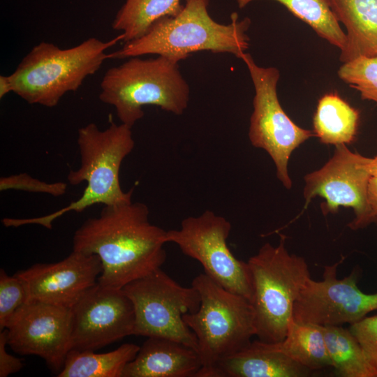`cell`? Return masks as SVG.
Instances as JSON below:
<instances>
[{"label": "cell", "mask_w": 377, "mask_h": 377, "mask_svg": "<svg viewBox=\"0 0 377 377\" xmlns=\"http://www.w3.org/2000/svg\"><path fill=\"white\" fill-rule=\"evenodd\" d=\"M179 62L161 55L128 58L106 71L99 99L113 106L121 123L131 128L144 117L145 105L181 115L188 107L190 88L180 73Z\"/></svg>", "instance_id": "obj_5"}, {"label": "cell", "mask_w": 377, "mask_h": 377, "mask_svg": "<svg viewBox=\"0 0 377 377\" xmlns=\"http://www.w3.org/2000/svg\"><path fill=\"white\" fill-rule=\"evenodd\" d=\"M183 7L180 0H126L112 27L121 31L127 43L143 36L158 20L176 16Z\"/></svg>", "instance_id": "obj_21"}, {"label": "cell", "mask_w": 377, "mask_h": 377, "mask_svg": "<svg viewBox=\"0 0 377 377\" xmlns=\"http://www.w3.org/2000/svg\"><path fill=\"white\" fill-rule=\"evenodd\" d=\"M77 142L80 165L69 171L67 180L73 186L87 183L81 197L43 216L3 218L2 224L5 227L35 224L51 229L52 222L68 212H81L96 204L105 206L132 202L133 188L124 192L119 182L122 161L135 146L131 128L121 123H111L107 128L101 130L94 123H89L79 128Z\"/></svg>", "instance_id": "obj_3"}, {"label": "cell", "mask_w": 377, "mask_h": 377, "mask_svg": "<svg viewBox=\"0 0 377 377\" xmlns=\"http://www.w3.org/2000/svg\"><path fill=\"white\" fill-rule=\"evenodd\" d=\"M102 270L97 255L73 250L61 261L36 263L15 274L27 286L29 302L71 309L96 284Z\"/></svg>", "instance_id": "obj_15"}, {"label": "cell", "mask_w": 377, "mask_h": 377, "mask_svg": "<svg viewBox=\"0 0 377 377\" xmlns=\"http://www.w3.org/2000/svg\"><path fill=\"white\" fill-rule=\"evenodd\" d=\"M29 302L26 285L15 274L9 276L3 269L0 270V330L8 323L24 305Z\"/></svg>", "instance_id": "obj_26"}, {"label": "cell", "mask_w": 377, "mask_h": 377, "mask_svg": "<svg viewBox=\"0 0 377 377\" xmlns=\"http://www.w3.org/2000/svg\"><path fill=\"white\" fill-rule=\"evenodd\" d=\"M122 289L134 306L133 335L170 339L197 351L196 337L183 319L200 307L195 288L181 286L158 268Z\"/></svg>", "instance_id": "obj_8"}, {"label": "cell", "mask_w": 377, "mask_h": 377, "mask_svg": "<svg viewBox=\"0 0 377 377\" xmlns=\"http://www.w3.org/2000/svg\"><path fill=\"white\" fill-rule=\"evenodd\" d=\"M202 367L197 351L182 343L148 337L122 377H196Z\"/></svg>", "instance_id": "obj_16"}, {"label": "cell", "mask_w": 377, "mask_h": 377, "mask_svg": "<svg viewBox=\"0 0 377 377\" xmlns=\"http://www.w3.org/2000/svg\"><path fill=\"white\" fill-rule=\"evenodd\" d=\"M240 59L247 66L255 89L249 140L253 147L269 154L275 165L277 178L286 189H290L293 183L288 169L290 156L315 135L294 123L282 108L276 91L279 71L275 67L258 66L246 52Z\"/></svg>", "instance_id": "obj_9"}, {"label": "cell", "mask_w": 377, "mask_h": 377, "mask_svg": "<svg viewBox=\"0 0 377 377\" xmlns=\"http://www.w3.org/2000/svg\"><path fill=\"white\" fill-rule=\"evenodd\" d=\"M140 350L133 343H124L117 349L104 353L94 350L71 349L59 377H122L126 364Z\"/></svg>", "instance_id": "obj_20"}, {"label": "cell", "mask_w": 377, "mask_h": 377, "mask_svg": "<svg viewBox=\"0 0 377 377\" xmlns=\"http://www.w3.org/2000/svg\"><path fill=\"white\" fill-rule=\"evenodd\" d=\"M344 258L325 265L323 280L311 278L306 282L294 304V321L322 326L352 325L377 309V292L364 293L357 285V269L348 276L337 278L338 266Z\"/></svg>", "instance_id": "obj_11"}, {"label": "cell", "mask_w": 377, "mask_h": 377, "mask_svg": "<svg viewBox=\"0 0 377 377\" xmlns=\"http://www.w3.org/2000/svg\"><path fill=\"white\" fill-rule=\"evenodd\" d=\"M123 38L121 33L107 41L90 37L66 49L40 42L9 75L13 92L29 104L53 108L66 94L76 91L88 76L96 73L110 59L108 50Z\"/></svg>", "instance_id": "obj_4"}, {"label": "cell", "mask_w": 377, "mask_h": 377, "mask_svg": "<svg viewBox=\"0 0 377 377\" xmlns=\"http://www.w3.org/2000/svg\"><path fill=\"white\" fill-rule=\"evenodd\" d=\"M367 200L369 207V226L377 223V176L371 175L367 186Z\"/></svg>", "instance_id": "obj_30"}, {"label": "cell", "mask_w": 377, "mask_h": 377, "mask_svg": "<svg viewBox=\"0 0 377 377\" xmlns=\"http://www.w3.org/2000/svg\"><path fill=\"white\" fill-rule=\"evenodd\" d=\"M359 119V111L337 93H327L318 100L313 132L324 145L350 144L355 140Z\"/></svg>", "instance_id": "obj_19"}, {"label": "cell", "mask_w": 377, "mask_h": 377, "mask_svg": "<svg viewBox=\"0 0 377 377\" xmlns=\"http://www.w3.org/2000/svg\"><path fill=\"white\" fill-rule=\"evenodd\" d=\"M71 349L95 350L133 335L134 306L123 289L98 282L71 309Z\"/></svg>", "instance_id": "obj_13"}, {"label": "cell", "mask_w": 377, "mask_h": 377, "mask_svg": "<svg viewBox=\"0 0 377 377\" xmlns=\"http://www.w3.org/2000/svg\"><path fill=\"white\" fill-rule=\"evenodd\" d=\"M13 92V85L9 75H0V98Z\"/></svg>", "instance_id": "obj_31"}, {"label": "cell", "mask_w": 377, "mask_h": 377, "mask_svg": "<svg viewBox=\"0 0 377 377\" xmlns=\"http://www.w3.org/2000/svg\"><path fill=\"white\" fill-rule=\"evenodd\" d=\"M289 357L281 341H251L221 361L214 377H307L315 374Z\"/></svg>", "instance_id": "obj_17"}, {"label": "cell", "mask_w": 377, "mask_h": 377, "mask_svg": "<svg viewBox=\"0 0 377 377\" xmlns=\"http://www.w3.org/2000/svg\"><path fill=\"white\" fill-rule=\"evenodd\" d=\"M367 168L371 175L377 176V153L374 158H368Z\"/></svg>", "instance_id": "obj_32"}, {"label": "cell", "mask_w": 377, "mask_h": 377, "mask_svg": "<svg viewBox=\"0 0 377 377\" xmlns=\"http://www.w3.org/2000/svg\"><path fill=\"white\" fill-rule=\"evenodd\" d=\"M348 329L361 346L369 363L377 369V315L366 316L350 325Z\"/></svg>", "instance_id": "obj_28"}, {"label": "cell", "mask_w": 377, "mask_h": 377, "mask_svg": "<svg viewBox=\"0 0 377 377\" xmlns=\"http://www.w3.org/2000/svg\"><path fill=\"white\" fill-rule=\"evenodd\" d=\"M191 286L200 295V305L183 319L197 339L202 367L196 377H214L219 364L246 347L256 336L253 307L205 273L195 276Z\"/></svg>", "instance_id": "obj_6"}, {"label": "cell", "mask_w": 377, "mask_h": 377, "mask_svg": "<svg viewBox=\"0 0 377 377\" xmlns=\"http://www.w3.org/2000/svg\"><path fill=\"white\" fill-rule=\"evenodd\" d=\"M329 1L338 21L346 29L340 61L377 55V0Z\"/></svg>", "instance_id": "obj_18"}, {"label": "cell", "mask_w": 377, "mask_h": 377, "mask_svg": "<svg viewBox=\"0 0 377 377\" xmlns=\"http://www.w3.org/2000/svg\"><path fill=\"white\" fill-rule=\"evenodd\" d=\"M208 6L209 0H184L178 15L155 22L143 36L111 52L110 59L152 54L180 61L200 51L229 53L240 59L249 47L246 31L251 19L239 20L235 12L229 24H220L210 16Z\"/></svg>", "instance_id": "obj_2"}, {"label": "cell", "mask_w": 377, "mask_h": 377, "mask_svg": "<svg viewBox=\"0 0 377 377\" xmlns=\"http://www.w3.org/2000/svg\"><path fill=\"white\" fill-rule=\"evenodd\" d=\"M327 349L336 374L341 377H377L357 340L341 326H322Z\"/></svg>", "instance_id": "obj_22"}, {"label": "cell", "mask_w": 377, "mask_h": 377, "mask_svg": "<svg viewBox=\"0 0 377 377\" xmlns=\"http://www.w3.org/2000/svg\"><path fill=\"white\" fill-rule=\"evenodd\" d=\"M8 345L6 330L0 332V377H6L17 373L22 368L21 360L7 353Z\"/></svg>", "instance_id": "obj_29"}, {"label": "cell", "mask_w": 377, "mask_h": 377, "mask_svg": "<svg viewBox=\"0 0 377 377\" xmlns=\"http://www.w3.org/2000/svg\"><path fill=\"white\" fill-rule=\"evenodd\" d=\"M255 0H236L240 9ZM307 24L320 38L343 50L346 34L340 27L329 0H274Z\"/></svg>", "instance_id": "obj_24"}, {"label": "cell", "mask_w": 377, "mask_h": 377, "mask_svg": "<svg viewBox=\"0 0 377 377\" xmlns=\"http://www.w3.org/2000/svg\"><path fill=\"white\" fill-rule=\"evenodd\" d=\"M231 228L226 218L206 210L185 218L179 229L167 231L166 241L198 260L205 274L218 284L251 303L253 286L248 263L237 259L228 246Z\"/></svg>", "instance_id": "obj_10"}, {"label": "cell", "mask_w": 377, "mask_h": 377, "mask_svg": "<svg viewBox=\"0 0 377 377\" xmlns=\"http://www.w3.org/2000/svg\"><path fill=\"white\" fill-rule=\"evenodd\" d=\"M338 75L358 91L362 99L372 101L377 105V55L361 56L343 63Z\"/></svg>", "instance_id": "obj_25"}, {"label": "cell", "mask_w": 377, "mask_h": 377, "mask_svg": "<svg viewBox=\"0 0 377 377\" xmlns=\"http://www.w3.org/2000/svg\"><path fill=\"white\" fill-rule=\"evenodd\" d=\"M8 345L17 353L43 358L56 373L71 349L72 311L38 302H29L6 328Z\"/></svg>", "instance_id": "obj_14"}, {"label": "cell", "mask_w": 377, "mask_h": 377, "mask_svg": "<svg viewBox=\"0 0 377 377\" xmlns=\"http://www.w3.org/2000/svg\"><path fill=\"white\" fill-rule=\"evenodd\" d=\"M149 215L142 202L105 205L75 231L73 250L96 254L101 261V286L122 289L163 265L167 231L152 224Z\"/></svg>", "instance_id": "obj_1"}, {"label": "cell", "mask_w": 377, "mask_h": 377, "mask_svg": "<svg viewBox=\"0 0 377 377\" xmlns=\"http://www.w3.org/2000/svg\"><path fill=\"white\" fill-rule=\"evenodd\" d=\"M18 190L34 193L49 194L59 197L64 195L67 184L62 182H45L29 175L20 173L0 178V191Z\"/></svg>", "instance_id": "obj_27"}, {"label": "cell", "mask_w": 377, "mask_h": 377, "mask_svg": "<svg viewBox=\"0 0 377 377\" xmlns=\"http://www.w3.org/2000/svg\"><path fill=\"white\" fill-rule=\"evenodd\" d=\"M368 157L351 151L346 145L335 146L333 156L320 169L307 174L303 195L306 203L316 196L323 198L324 215L338 212L339 207H350L355 217L348 223L351 230L369 226L367 186L371 174Z\"/></svg>", "instance_id": "obj_12"}, {"label": "cell", "mask_w": 377, "mask_h": 377, "mask_svg": "<svg viewBox=\"0 0 377 377\" xmlns=\"http://www.w3.org/2000/svg\"><path fill=\"white\" fill-rule=\"evenodd\" d=\"M247 263L253 279L256 336L263 341H282L295 302L311 279L308 264L288 251L284 235L276 246L263 244Z\"/></svg>", "instance_id": "obj_7"}, {"label": "cell", "mask_w": 377, "mask_h": 377, "mask_svg": "<svg viewBox=\"0 0 377 377\" xmlns=\"http://www.w3.org/2000/svg\"><path fill=\"white\" fill-rule=\"evenodd\" d=\"M281 347L293 360L313 371L332 367L322 325L292 320Z\"/></svg>", "instance_id": "obj_23"}]
</instances>
